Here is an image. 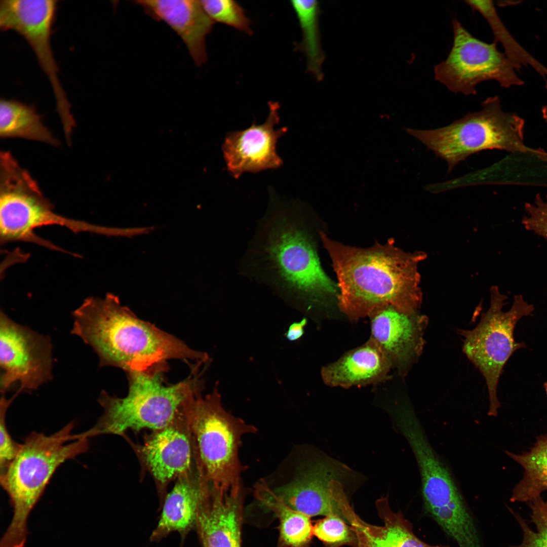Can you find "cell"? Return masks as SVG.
Here are the masks:
<instances>
[{
	"mask_svg": "<svg viewBox=\"0 0 547 547\" xmlns=\"http://www.w3.org/2000/svg\"><path fill=\"white\" fill-rule=\"evenodd\" d=\"M268 203L241 259L240 272L286 300L331 297L338 288L323 270L299 203L271 188Z\"/></svg>",
	"mask_w": 547,
	"mask_h": 547,
	"instance_id": "1",
	"label": "cell"
},
{
	"mask_svg": "<svg viewBox=\"0 0 547 547\" xmlns=\"http://www.w3.org/2000/svg\"><path fill=\"white\" fill-rule=\"evenodd\" d=\"M338 279L339 308L351 321L392 306L408 314L422 302L419 263L426 254L406 252L388 242L366 249L344 245L320 233Z\"/></svg>",
	"mask_w": 547,
	"mask_h": 547,
	"instance_id": "2",
	"label": "cell"
},
{
	"mask_svg": "<svg viewBox=\"0 0 547 547\" xmlns=\"http://www.w3.org/2000/svg\"><path fill=\"white\" fill-rule=\"evenodd\" d=\"M71 333L90 345L99 366L127 373L142 371L170 359L206 362V353L194 350L175 336L138 318L117 296L89 297L72 312Z\"/></svg>",
	"mask_w": 547,
	"mask_h": 547,
	"instance_id": "3",
	"label": "cell"
},
{
	"mask_svg": "<svg viewBox=\"0 0 547 547\" xmlns=\"http://www.w3.org/2000/svg\"><path fill=\"white\" fill-rule=\"evenodd\" d=\"M200 366L194 368L185 379L173 384H168L165 378L167 362L144 370L128 372L127 395L119 398L102 390L98 401L103 414L94 426L80 436L88 439L112 434L124 438L128 430L153 431L164 427L195 393L202 390Z\"/></svg>",
	"mask_w": 547,
	"mask_h": 547,
	"instance_id": "4",
	"label": "cell"
},
{
	"mask_svg": "<svg viewBox=\"0 0 547 547\" xmlns=\"http://www.w3.org/2000/svg\"><path fill=\"white\" fill-rule=\"evenodd\" d=\"M70 422L50 436L32 432L20 444L4 473L1 484L13 508L12 521L2 537L0 547H24L28 534L27 522L57 468L69 459L86 452L88 438L76 440Z\"/></svg>",
	"mask_w": 547,
	"mask_h": 547,
	"instance_id": "5",
	"label": "cell"
},
{
	"mask_svg": "<svg viewBox=\"0 0 547 547\" xmlns=\"http://www.w3.org/2000/svg\"><path fill=\"white\" fill-rule=\"evenodd\" d=\"M479 111L469 113L449 125L433 130L406 129L448 164L449 171L477 152L497 149L547 159L543 149L526 145L524 121L514 113L504 112L497 96L487 98Z\"/></svg>",
	"mask_w": 547,
	"mask_h": 547,
	"instance_id": "6",
	"label": "cell"
},
{
	"mask_svg": "<svg viewBox=\"0 0 547 547\" xmlns=\"http://www.w3.org/2000/svg\"><path fill=\"white\" fill-rule=\"evenodd\" d=\"M201 393L185 404L200 463L212 486L239 493L244 470L239 458L241 439L257 429L224 408L217 388L205 397Z\"/></svg>",
	"mask_w": 547,
	"mask_h": 547,
	"instance_id": "7",
	"label": "cell"
},
{
	"mask_svg": "<svg viewBox=\"0 0 547 547\" xmlns=\"http://www.w3.org/2000/svg\"><path fill=\"white\" fill-rule=\"evenodd\" d=\"M60 225L77 232L81 221L57 214L37 182L9 151L0 153V241L31 242L61 251L52 243L37 236L35 228Z\"/></svg>",
	"mask_w": 547,
	"mask_h": 547,
	"instance_id": "8",
	"label": "cell"
},
{
	"mask_svg": "<svg viewBox=\"0 0 547 547\" xmlns=\"http://www.w3.org/2000/svg\"><path fill=\"white\" fill-rule=\"evenodd\" d=\"M506 299L497 286H492L490 306L482 314L478 325L472 330H459L464 338L463 351L485 379L490 416H496L500 407L497 388L505 364L517 350L526 347L524 343L516 341L515 326L522 317L530 315L534 309L533 305L525 301L522 295H516L511 309L503 311Z\"/></svg>",
	"mask_w": 547,
	"mask_h": 547,
	"instance_id": "9",
	"label": "cell"
},
{
	"mask_svg": "<svg viewBox=\"0 0 547 547\" xmlns=\"http://www.w3.org/2000/svg\"><path fill=\"white\" fill-rule=\"evenodd\" d=\"M453 41L446 59L434 68L435 80L454 93L475 95L481 82L493 80L503 87L520 86L514 64L499 52L496 42L487 43L472 35L460 22L452 20Z\"/></svg>",
	"mask_w": 547,
	"mask_h": 547,
	"instance_id": "10",
	"label": "cell"
},
{
	"mask_svg": "<svg viewBox=\"0 0 547 547\" xmlns=\"http://www.w3.org/2000/svg\"><path fill=\"white\" fill-rule=\"evenodd\" d=\"M299 466L293 479L272 489L275 494L288 506L310 518L336 515L348 524L354 511L343 484L356 477L354 472L321 453Z\"/></svg>",
	"mask_w": 547,
	"mask_h": 547,
	"instance_id": "11",
	"label": "cell"
},
{
	"mask_svg": "<svg viewBox=\"0 0 547 547\" xmlns=\"http://www.w3.org/2000/svg\"><path fill=\"white\" fill-rule=\"evenodd\" d=\"M52 344L48 336L0 314V387L3 396L16 382V397L52 378Z\"/></svg>",
	"mask_w": 547,
	"mask_h": 547,
	"instance_id": "12",
	"label": "cell"
},
{
	"mask_svg": "<svg viewBox=\"0 0 547 547\" xmlns=\"http://www.w3.org/2000/svg\"><path fill=\"white\" fill-rule=\"evenodd\" d=\"M56 0H1L0 29L13 30L28 43L48 77L60 119H71L70 105L59 79V69L52 51L51 38L56 19Z\"/></svg>",
	"mask_w": 547,
	"mask_h": 547,
	"instance_id": "13",
	"label": "cell"
},
{
	"mask_svg": "<svg viewBox=\"0 0 547 547\" xmlns=\"http://www.w3.org/2000/svg\"><path fill=\"white\" fill-rule=\"evenodd\" d=\"M185 404L168 424L145 435L141 444L124 437L153 478L160 507L169 484L189 472L196 463L197 450Z\"/></svg>",
	"mask_w": 547,
	"mask_h": 547,
	"instance_id": "14",
	"label": "cell"
},
{
	"mask_svg": "<svg viewBox=\"0 0 547 547\" xmlns=\"http://www.w3.org/2000/svg\"><path fill=\"white\" fill-rule=\"evenodd\" d=\"M269 112L265 122H255L248 128L228 132L222 145L223 156L228 173L238 179L245 172L258 173L277 169L283 161L277 152V143L288 131L286 127L276 129L280 121V105L268 102Z\"/></svg>",
	"mask_w": 547,
	"mask_h": 547,
	"instance_id": "15",
	"label": "cell"
},
{
	"mask_svg": "<svg viewBox=\"0 0 547 547\" xmlns=\"http://www.w3.org/2000/svg\"><path fill=\"white\" fill-rule=\"evenodd\" d=\"M369 317L370 338L383 351L392 368L405 376L422 354L427 317L418 312L406 314L392 306L377 310Z\"/></svg>",
	"mask_w": 547,
	"mask_h": 547,
	"instance_id": "16",
	"label": "cell"
},
{
	"mask_svg": "<svg viewBox=\"0 0 547 547\" xmlns=\"http://www.w3.org/2000/svg\"><path fill=\"white\" fill-rule=\"evenodd\" d=\"M243 494L210 485L198 509L194 530L202 547H241Z\"/></svg>",
	"mask_w": 547,
	"mask_h": 547,
	"instance_id": "17",
	"label": "cell"
},
{
	"mask_svg": "<svg viewBox=\"0 0 547 547\" xmlns=\"http://www.w3.org/2000/svg\"><path fill=\"white\" fill-rule=\"evenodd\" d=\"M145 13L155 20L166 23L181 38L195 64L207 60L206 40L214 22L200 1L136 0Z\"/></svg>",
	"mask_w": 547,
	"mask_h": 547,
	"instance_id": "18",
	"label": "cell"
},
{
	"mask_svg": "<svg viewBox=\"0 0 547 547\" xmlns=\"http://www.w3.org/2000/svg\"><path fill=\"white\" fill-rule=\"evenodd\" d=\"M209 486L197 456L192 470L178 478L167 493L150 540L159 541L173 532H178L184 538L194 529L198 509Z\"/></svg>",
	"mask_w": 547,
	"mask_h": 547,
	"instance_id": "19",
	"label": "cell"
},
{
	"mask_svg": "<svg viewBox=\"0 0 547 547\" xmlns=\"http://www.w3.org/2000/svg\"><path fill=\"white\" fill-rule=\"evenodd\" d=\"M391 365L372 339L350 350L321 370L324 382L331 387L349 388L377 383L388 376Z\"/></svg>",
	"mask_w": 547,
	"mask_h": 547,
	"instance_id": "20",
	"label": "cell"
},
{
	"mask_svg": "<svg viewBox=\"0 0 547 547\" xmlns=\"http://www.w3.org/2000/svg\"><path fill=\"white\" fill-rule=\"evenodd\" d=\"M0 136L57 146L60 141L44 124L35 107L14 99L0 101Z\"/></svg>",
	"mask_w": 547,
	"mask_h": 547,
	"instance_id": "21",
	"label": "cell"
},
{
	"mask_svg": "<svg viewBox=\"0 0 547 547\" xmlns=\"http://www.w3.org/2000/svg\"><path fill=\"white\" fill-rule=\"evenodd\" d=\"M257 500L272 511L279 521V541L283 547H304L310 541L312 527L310 517L284 503L264 480L254 487Z\"/></svg>",
	"mask_w": 547,
	"mask_h": 547,
	"instance_id": "22",
	"label": "cell"
},
{
	"mask_svg": "<svg viewBox=\"0 0 547 547\" xmlns=\"http://www.w3.org/2000/svg\"><path fill=\"white\" fill-rule=\"evenodd\" d=\"M505 452L524 470L522 479L513 490L511 501L529 502L547 490V435L538 437L529 452L520 455Z\"/></svg>",
	"mask_w": 547,
	"mask_h": 547,
	"instance_id": "23",
	"label": "cell"
},
{
	"mask_svg": "<svg viewBox=\"0 0 547 547\" xmlns=\"http://www.w3.org/2000/svg\"><path fill=\"white\" fill-rule=\"evenodd\" d=\"M291 4L302 31L299 49L305 56L308 71L320 80L323 76L324 55L319 24V4L315 0H295L291 1Z\"/></svg>",
	"mask_w": 547,
	"mask_h": 547,
	"instance_id": "24",
	"label": "cell"
},
{
	"mask_svg": "<svg viewBox=\"0 0 547 547\" xmlns=\"http://www.w3.org/2000/svg\"><path fill=\"white\" fill-rule=\"evenodd\" d=\"M383 525L374 526L365 538L364 547H450L428 544L414 533L410 523L401 512L389 511L381 518Z\"/></svg>",
	"mask_w": 547,
	"mask_h": 547,
	"instance_id": "25",
	"label": "cell"
},
{
	"mask_svg": "<svg viewBox=\"0 0 547 547\" xmlns=\"http://www.w3.org/2000/svg\"><path fill=\"white\" fill-rule=\"evenodd\" d=\"M465 2L487 20L493 32L494 41L501 43L505 50L504 54L517 70L522 65H529L544 78L547 76V68L527 53L511 36L498 16L492 1H466Z\"/></svg>",
	"mask_w": 547,
	"mask_h": 547,
	"instance_id": "26",
	"label": "cell"
},
{
	"mask_svg": "<svg viewBox=\"0 0 547 547\" xmlns=\"http://www.w3.org/2000/svg\"><path fill=\"white\" fill-rule=\"evenodd\" d=\"M210 18L251 35L253 33L251 22L244 9L232 0L200 1Z\"/></svg>",
	"mask_w": 547,
	"mask_h": 547,
	"instance_id": "27",
	"label": "cell"
},
{
	"mask_svg": "<svg viewBox=\"0 0 547 547\" xmlns=\"http://www.w3.org/2000/svg\"><path fill=\"white\" fill-rule=\"evenodd\" d=\"M531 509V522L536 531L532 530L518 514L515 515L523 531V541L512 547H547V508L540 496L529 501Z\"/></svg>",
	"mask_w": 547,
	"mask_h": 547,
	"instance_id": "28",
	"label": "cell"
},
{
	"mask_svg": "<svg viewBox=\"0 0 547 547\" xmlns=\"http://www.w3.org/2000/svg\"><path fill=\"white\" fill-rule=\"evenodd\" d=\"M313 535L330 547L353 543L357 539L353 528L336 515L325 516L312 527Z\"/></svg>",
	"mask_w": 547,
	"mask_h": 547,
	"instance_id": "29",
	"label": "cell"
},
{
	"mask_svg": "<svg viewBox=\"0 0 547 547\" xmlns=\"http://www.w3.org/2000/svg\"><path fill=\"white\" fill-rule=\"evenodd\" d=\"M524 208L527 215L523 217L522 223L525 228L547 241V196L543 199L537 194L534 202L526 203Z\"/></svg>",
	"mask_w": 547,
	"mask_h": 547,
	"instance_id": "30",
	"label": "cell"
},
{
	"mask_svg": "<svg viewBox=\"0 0 547 547\" xmlns=\"http://www.w3.org/2000/svg\"><path fill=\"white\" fill-rule=\"evenodd\" d=\"M5 396L1 397L0 411V475L5 472L16 456L20 444L15 442L10 436L6 423L7 410L12 403Z\"/></svg>",
	"mask_w": 547,
	"mask_h": 547,
	"instance_id": "31",
	"label": "cell"
},
{
	"mask_svg": "<svg viewBox=\"0 0 547 547\" xmlns=\"http://www.w3.org/2000/svg\"><path fill=\"white\" fill-rule=\"evenodd\" d=\"M307 322V320L303 318L300 321L292 323L284 334L286 338L291 341L298 340L304 334V328Z\"/></svg>",
	"mask_w": 547,
	"mask_h": 547,
	"instance_id": "32",
	"label": "cell"
},
{
	"mask_svg": "<svg viewBox=\"0 0 547 547\" xmlns=\"http://www.w3.org/2000/svg\"><path fill=\"white\" fill-rule=\"evenodd\" d=\"M542 114L543 119L547 122V105L542 107Z\"/></svg>",
	"mask_w": 547,
	"mask_h": 547,
	"instance_id": "33",
	"label": "cell"
},
{
	"mask_svg": "<svg viewBox=\"0 0 547 547\" xmlns=\"http://www.w3.org/2000/svg\"><path fill=\"white\" fill-rule=\"evenodd\" d=\"M543 387L544 388V389L545 390L546 394V396H547V382H545L544 383Z\"/></svg>",
	"mask_w": 547,
	"mask_h": 547,
	"instance_id": "34",
	"label": "cell"
},
{
	"mask_svg": "<svg viewBox=\"0 0 547 547\" xmlns=\"http://www.w3.org/2000/svg\"><path fill=\"white\" fill-rule=\"evenodd\" d=\"M545 504H546V508H547V501L545 502Z\"/></svg>",
	"mask_w": 547,
	"mask_h": 547,
	"instance_id": "35",
	"label": "cell"
}]
</instances>
